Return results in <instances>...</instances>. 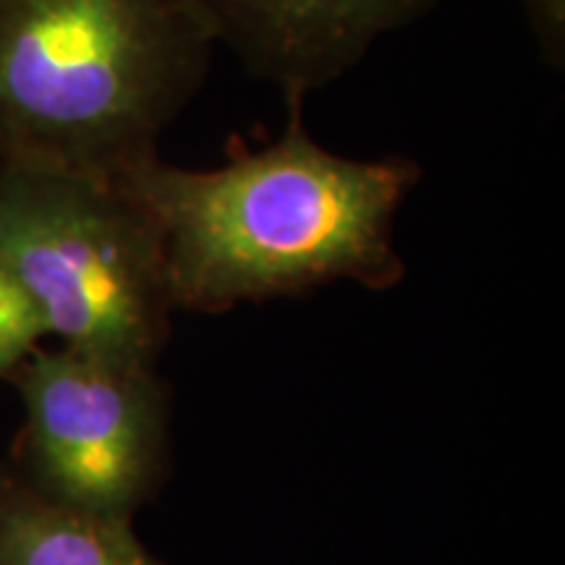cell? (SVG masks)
I'll list each match as a JSON object with an SVG mask.
<instances>
[{
	"label": "cell",
	"instance_id": "8992f818",
	"mask_svg": "<svg viewBox=\"0 0 565 565\" xmlns=\"http://www.w3.org/2000/svg\"><path fill=\"white\" fill-rule=\"evenodd\" d=\"M0 565H162L131 524L68 511L24 482L0 484Z\"/></svg>",
	"mask_w": 565,
	"mask_h": 565
},
{
	"label": "cell",
	"instance_id": "ba28073f",
	"mask_svg": "<svg viewBox=\"0 0 565 565\" xmlns=\"http://www.w3.org/2000/svg\"><path fill=\"white\" fill-rule=\"evenodd\" d=\"M529 32L547 66H565V0H521Z\"/></svg>",
	"mask_w": 565,
	"mask_h": 565
},
{
	"label": "cell",
	"instance_id": "6da1fadb",
	"mask_svg": "<svg viewBox=\"0 0 565 565\" xmlns=\"http://www.w3.org/2000/svg\"><path fill=\"white\" fill-rule=\"evenodd\" d=\"M118 181L158 225L175 312L225 315L343 280L393 288L406 275L395 217L422 166L324 150L303 103H288L278 139H233L223 166L194 171L158 154Z\"/></svg>",
	"mask_w": 565,
	"mask_h": 565
},
{
	"label": "cell",
	"instance_id": "7a4b0ae2",
	"mask_svg": "<svg viewBox=\"0 0 565 565\" xmlns=\"http://www.w3.org/2000/svg\"><path fill=\"white\" fill-rule=\"evenodd\" d=\"M200 0H0V166L118 179L207 79Z\"/></svg>",
	"mask_w": 565,
	"mask_h": 565
},
{
	"label": "cell",
	"instance_id": "3957f363",
	"mask_svg": "<svg viewBox=\"0 0 565 565\" xmlns=\"http://www.w3.org/2000/svg\"><path fill=\"white\" fill-rule=\"evenodd\" d=\"M0 265L63 349L158 370L175 312L166 254L118 179L0 166Z\"/></svg>",
	"mask_w": 565,
	"mask_h": 565
},
{
	"label": "cell",
	"instance_id": "277c9868",
	"mask_svg": "<svg viewBox=\"0 0 565 565\" xmlns=\"http://www.w3.org/2000/svg\"><path fill=\"white\" fill-rule=\"evenodd\" d=\"M24 404L26 487L51 503L131 524L158 487L168 393L158 370L34 349L11 372Z\"/></svg>",
	"mask_w": 565,
	"mask_h": 565
},
{
	"label": "cell",
	"instance_id": "52a82bcc",
	"mask_svg": "<svg viewBox=\"0 0 565 565\" xmlns=\"http://www.w3.org/2000/svg\"><path fill=\"white\" fill-rule=\"evenodd\" d=\"M47 338L40 309L0 265V374H11Z\"/></svg>",
	"mask_w": 565,
	"mask_h": 565
},
{
	"label": "cell",
	"instance_id": "5b68a950",
	"mask_svg": "<svg viewBox=\"0 0 565 565\" xmlns=\"http://www.w3.org/2000/svg\"><path fill=\"white\" fill-rule=\"evenodd\" d=\"M440 0H200L217 42L249 74L303 103Z\"/></svg>",
	"mask_w": 565,
	"mask_h": 565
}]
</instances>
